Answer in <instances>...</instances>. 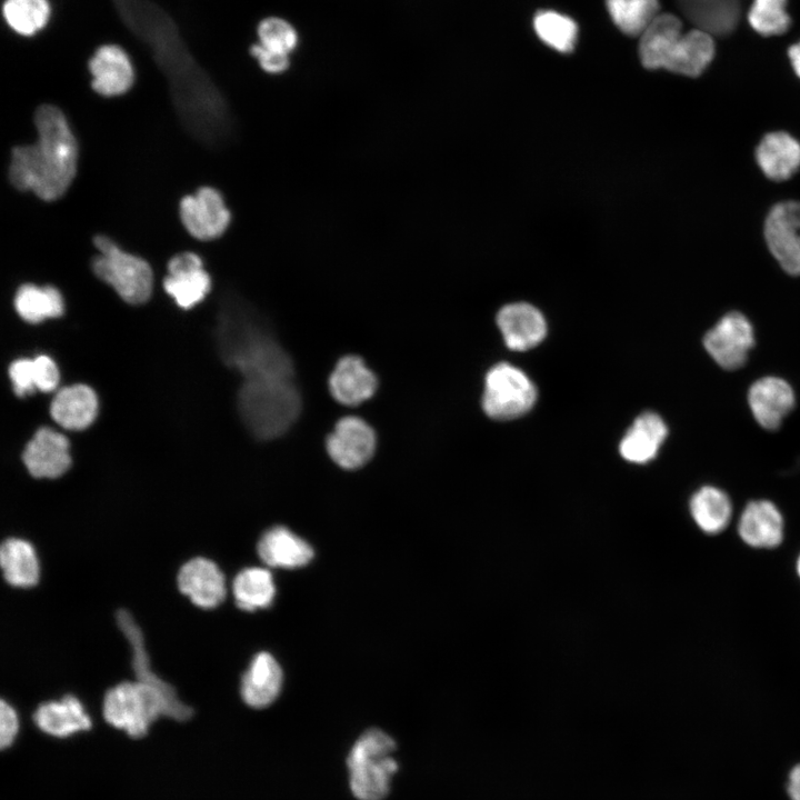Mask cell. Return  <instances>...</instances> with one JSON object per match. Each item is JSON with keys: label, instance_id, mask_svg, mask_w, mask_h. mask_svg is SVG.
Returning <instances> with one entry per match:
<instances>
[{"label": "cell", "instance_id": "6da1fadb", "mask_svg": "<svg viewBox=\"0 0 800 800\" xmlns=\"http://www.w3.org/2000/svg\"><path fill=\"white\" fill-rule=\"evenodd\" d=\"M38 139L12 149L9 164L11 184L40 199L61 198L72 183L78 166V143L63 112L42 104L34 113Z\"/></svg>", "mask_w": 800, "mask_h": 800}, {"label": "cell", "instance_id": "7a4b0ae2", "mask_svg": "<svg viewBox=\"0 0 800 800\" xmlns=\"http://www.w3.org/2000/svg\"><path fill=\"white\" fill-rule=\"evenodd\" d=\"M218 344L224 362L243 381L293 379V362L267 322L240 297L229 293L221 301Z\"/></svg>", "mask_w": 800, "mask_h": 800}, {"label": "cell", "instance_id": "3957f363", "mask_svg": "<svg viewBox=\"0 0 800 800\" xmlns=\"http://www.w3.org/2000/svg\"><path fill=\"white\" fill-rule=\"evenodd\" d=\"M716 51L712 34L696 28L682 33V23L671 13H659L641 33L639 57L644 68L666 69L698 77L710 64Z\"/></svg>", "mask_w": 800, "mask_h": 800}, {"label": "cell", "instance_id": "277c9868", "mask_svg": "<svg viewBox=\"0 0 800 800\" xmlns=\"http://www.w3.org/2000/svg\"><path fill=\"white\" fill-rule=\"evenodd\" d=\"M193 709L178 693H169L136 680H123L103 694L102 717L131 738L144 737L160 717L187 721Z\"/></svg>", "mask_w": 800, "mask_h": 800}, {"label": "cell", "instance_id": "5b68a950", "mask_svg": "<svg viewBox=\"0 0 800 800\" xmlns=\"http://www.w3.org/2000/svg\"><path fill=\"white\" fill-rule=\"evenodd\" d=\"M301 408L294 379L243 381L239 391L241 417L259 439H274L286 433L299 418Z\"/></svg>", "mask_w": 800, "mask_h": 800}, {"label": "cell", "instance_id": "8992f818", "mask_svg": "<svg viewBox=\"0 0 800 800\" xmlns=\"http://www.w3.org/2000/svg\"><path fill=\"white\" fill-rule=\"evenodd\" d=\"M397 743L386 731L370 728L351 746L347 759L349 789L357 800H384L399 770Z\"/></svg>", "mask_w": 800, "mask_h": 800}, {"label": "cell", "instance_id": "52a82bcc", "mask_svg": "<svg viewBox=\"0 0 800 800\" xmlns=\"http://www.w3.org/2000/svg\"><path fill=\"white\" fill-rule=\"evenodd\" d=\"M93 243L99 252L91 263L94 274L111 286L126 302L144 303L151 296L153 283L149 263L123 251L107 236H97Z\"/></svg>", "mask_w": 800, "mask_h": 800}, {"label": "cell", "instance_id": "ba28073f", "mask_svg": "<svg viewBox=\"0 0 800 800\" xmlns=\"http://www.w3.org/2000/svg\"><path fill=\"white\" fill-rule=\"evenodd\" d=\"M537 391L530 379L509 363H498L484 381L482 407L494 419H512L531 409Z\"/></svg>", "mask_w": 800, "mask_h": 800}, {"label": "cell", "instance_id": "9c48e42d", "mask_svg": "<svg viewBox=\"0 0 800 800\" xmlns=\"http://www.w3.org/2000/svg\"><path fill=\"white\" fill-rule=\"evenodd\" d=\"M703 344L721 368L736 370L744 364L754 344L753 328L742 313L732 311L706 333Z\"/></svg>", "mask_w": 800, "mask_h": 800}, {"label": "cell", "instance_id": "30bf717a", "mask_svg": "<svg viewBox=\"0 0 800 800\" xmlns=\"http://www.w3.org/2000/svg\"><path fill=\"white\" fill-rule=\"evenodd\" d=\"M769 250L782 269L800 274V201H783L769 212L764 223Z\"/></svg>", "mask_w": 800, "mask_h": 800}, {"label": "cell", "instance_id": "8fae6325", "mask_svg": "<svg viewBox=\"0 0 800 800\" xmlns=\"http://www.w3.org/2000/svg\"><path fill=\"white\" fill-rule=\"evenodd\" d=\"M179 212L187 231L204 241L222 236L231 221L222 194L211 187H201L194 194L182 198Z\"/></svg>", "mask_w": 800, "mask_h": 800}, {"label": "cell", "instance_id": "7c38bea8", "mask_svg": "<svg viewBox=\"0 0 800 800\" xmlns=\"http://www.w3.org/2000/svg\"><path fill=\"white\" fill-rule=\"evenodd\" d=\"M176 582L180 593L202 610L219 607L227 597L224 574L214 561L202 556L183 562L177 572Z\"/></svg>", "mask_w": 800, "mask_h": 800}, {"label": "cell", "instance_id": "4fadbf2b", "mask_svg": "<svg viewBox=\"0 0 800 800\" xmlns=\"http://www.w3.org/2000/svg\"><path fill=\"white\" fill-rule=\"evenodd\" d=\"M377 438L363 419L348 416L340 419L328 436V454L339 467L348 470L364 466L373 456Z\"/></svg>", "mask_w": 800, "mask_h": 800}, {"label": "cell", "instance_id": "5bb4252c", "mask_svg": "<svg viewBox=\"0 0 800 800\" xmlns=\"http://www.w3.org/2000/svg\"><path fill=\"white\" fill-rule=\"evenodd\" d=\"M91 88L103 97L128 92L134 83V68L129 53L114 42L98 46L88 60Z\"/></svg>", "mask_w": 800, "mask_h": 800}, {"label": "cell", "instance_id": "9a60e30c", "mask_svg": "<svg viewBox=\"0 0 800 800\" xmlns=\"http://www.w3.org/2000/svg\"><path fill=\"white\" fill-rule=\"evenodd\" d=\"M163 288L179 307L190 309L208 294L211 279L201 258L194 252L184 251L170 259Z\"/></svg>", "mask_w": 800, "mask_h": 800}, {"label": "cell", "instance_id": "2e32d148", "mask_svg": "<svg viewBox=\"0 0 800 800\" xmlns=\"http://www.w3.org/2000/svg\"><path fill=\"white\" fill-rule=\"evenodd\" d=\"M22 461L34 478H58L71 464L69 442L61 433L40 428L27 443Z\"/></svg>", "mask_w": 800, "mask_h": 800}, {"label": "cell", "instance_id": "e0dca14e", "mask_svg": "<svg viewBox=\"0 0 800 800\" xmlns=\"http://www.w3.org/2000/svg\"><path fill=\"white\" fill-rule=\"evenodd\" d=\"M794 393L781 378L764 377L749 389L748 402L757 422L764 429L776 430L794 406Z\"/></svg>", "mask_w": 800, "mask_h": 800}, {"label": "cell", "instance_id": "ac0fdd59", "mask_svg": "<svg viewBox=\"0 0 800 800\" xmlns=\"http://www.w3.org/2000/svg\"><path fill=\"white\" fill-rule=\"evenodd\" d=\"M497 323L506 344L516 351L536 347L547 332L542 313L527 302L510 303L501 308Z\"/></svg>", "mask_w": 800, "mask_h": 800}, {"label": "cell", "instance_id": "d6986e66", "mask_svg": "<svg viewBox=\"0 0 800 800\" xmlns=\"http://www.w3.org/2000/svg\"><path fill=\"white\" fill-rule=\"evenodd\" d=\"M738 533L741 540L752 548H776L783 540L782 514L771 501H751L741 512Z\"/></svg>", "mask_w": 800, "mask_h": 800}, {"label": "cell", "instance_id": "ffe728a7", "mask_svg": "<svg viewBox=\"0 0 800 800\" xmlns=\"http://www.w3.org/2000/svg\"><path fill=\"white\" fill-rule=\"evenodd\" d=\"M32 720L40 731L56 738L88 731L92 726L82 702L71 693L38 704Z\"/></svg>", "mask_w": 800, "mask_h": 800}, {"label": "cell", "instance_id": "44dd1931", "mask_svg": "<svg viewBox=\"0 0 800 800\" xmlns=\"http://www.w3.org/2000/svg\"><path fill=\"white\" fill-rule=\"evenodd\" d=\"M377 387L376 374L358 356L341 358L329 377L331 396L346 406H356L370 399Z\"/></svg>", "mask_w": 800, "mask_h": 800}, {"label": "cell", "instance_id": "7402d4cb", "mask_svg": "<svg viewBox=\"0 0 800 800\" xmlns=\"http://www.w3.org/2000/svg\"><path fill=\"white\" fill-rule=\"evenodd\" d=\"M282 671L277 660L268 652L257 653L240 682L243 702L253 709L269 707L279 696Z\"/></svg>", "mask_w": 800, "mask_h": 800}, {"label": "cell", "instance_id": "603a6c76", "mask_svg": "<svg viewBox=\"0 0 800 800\" xmlns=\"http://www.w3.org/2000/svg\"><path fill=\"white\" fill-rule=\"evenodd\" d=\"M756 158L769 179L787 180L800 168V142L787 132H770L757 147Z\"/></svg>", "mask_w": 800, "mask_h": 800}, {"label": "cell", "instance_id": "cb8c5ba5", "mask_svg": "<svg viewBox=\"0 0 800 800\" xmlns=\"http://www.w3.org/2000/svg\"><path fill=\"white\" fill-rule=\"evenodd\" d=\"M257 550L266 564L278 568L303 567L313 557L309 543L284 527H273L266 531Z\"/></svg>", "mask_w": 800, "mask_h": 800}, {"label": "cell", "instance_id": "d4e9b609", "mask_svg": "<svg viewBox=\"0 0 800 800\" xmlns=\"http://www.w3.org/2000/svg\"><path fill=\"white\" fill-rule=\"evenodd\" d=\"M0 567L4 581L13 588L28 589L38 584L40 563L31 542L9 537L0 544Z\"/></svg>", "mask_w": 800, "mask_h": 800}, {"label": "cell", "instance_id": "484cf974", "mask_svg": "<svg viewBox=\"0 0 800 800\" xmlns=\"http://www.w3.org/2000/svg\"><path fill=\"white\" fill-rule=\"evenodd\" d=\"M98 399L86 384H73L61 389L50 406L52 419L69 430H81L94 420Z\"/></svg>", "mask_w": 800, "mask_h": 800}, {"label": "cell", "instance_id": "4316f807", "mask_svg": "<svg viewBox=\"0 0 800 800\" xmlns=\"http://www.w3.org/2000/svg\"><path fill=\"white\" fill-rule=\"evenodd\" d=\"M687 18L710 34L726 36L737 27L742 0H677Z\"/></svg>", "mask_w": 800, "mask_h": 800}, {"label": "cell", "instance_id": "83f0119b", "mask_svg": "<svg viewBox=\"0 0 800 800\" xmlns=\"http://www.w3.org/2000/svg\"><path fill=\"white\" fill-rule=\"evenodd\" d=\"M668 434L663 420L653 412L639 416L620 443L621 456L631 462L652 460Z\"/></svg>", "mask_w": 800, "mask_h": 800}, {"label": "cell", "instance_id": "f1b7e54d", "mask_svg": "<svg viewBox=\"0 0 800 800\" xmlns=\"http://www.w3.org/2000/svg\"><path fill=\"white\" fill-rule=\"evenodd\" d=\"M689 508L696 524L708 534L722 532L732 516L730 498L711 486L700 488L690 499Z\"/></svg>", "mask_w": 800, "mask_h": 800}, {"label": "cell", "instance_id": "f546056e", "mask_svg": "<svg viewBox=\"0 0 800 800\" xmlns=\"http://www.w3.org/2000/svg\"><path fill=\"white\" fill-rule=\"evenodd\" d=\"M53 7L50 0H4L2 17L7 27L17 36L32 38L50 23Z\"/></svg>", "mask_w": 800, "mask_h": 800}, {"label": "cell", "instance_id": "4dcf8cb0", "mask_svg": "<svg viewBox=\"0 0 800 800\" xmlns=\"http://www.w3.org/2000/svg\"><path fill=\"white\" fill-rule=\"evenodd\" d=\"M9 377L14 393L23 397L36 389L43 392L53 390L59 381V371L53 360L42 354L13 361L9 367Z\"/></svg>", "mask_w": 800, "mask_h": 800}, {"label": "cell", "instance_id": "1f68e13d", "mask_svg": "<svg viewBox=\"0 0 800 800\" xmlns=\"http://www.w3.org/2000/svg\"><path fill=\"white\" fill-rule=\"evenodd\" d=\"M276 587L269 570L258 567L244 568L232 581L236 604L244 611L267 608L273 601Z\"/></svg>", "mask_w": 800, "mask_h": 800}, {"label": "cell", "instance_id": "d6a6232c", "mask_svg": "<svg viewBox=\"0 0 800 800\" xmlns=\"http://www.w3.org/2000/svg\"><path fill=\"white\" fill-rule=\"evenodd\" d=\"M14 308L27 322L38 323L63 313V299L52 286L22 284L14 297Z\"/></svg>", "mask_w": 800, "mask_h": 800}, {"label": "cell", "instance_id": "836d02e7", "mask_svg": "<svg viewBox=\"0 0 800 800\" xmlns=\"http://www.w3.org/2000/svg\"><path fill=\"white\" fill-rule=\"evenodd\" d=\"M613 23L626 34L636 37L659 14V0H606Z\"/></svg>", "mask_w": 800, "mask_h": 800}, {"label": "cell", "instance_id": "e575fe53", "mask_svg": "<svg viewBox=\"0 0 800 800\" xmlns=\"http://www.w3.org/2000/svg\"><path fill=\"white\" fill-rule=\"evenodd\" d=\"M533 27L538 37L554 50L562 53L573 50L578 26L570 17L552 10H541L534 16Z\"/></svg>", "mask_w": 800, "mask_h": 800}, {"label": "cell", "instance_id": "d590c367", "mask_svg": "<svg viewBox=\"0 0 800 800\" xmlns=\"http://www.w3.org/2000/svg\"><path fill=\"white\" fill-rule=\"evenodd\" d=\"M787 0H752L748 11V21L752 29L762 36H778L790 27Z\"/></svg>", "mask_w": 800, "mask_h": 800}, {"label": "cell", "instance_id": "8d00e7d4", "mask_svg": "<svg viewBox=\"0 0 800 800\" xmlns=\"http://www.w3.org/2000/svg\"><path fill=\"white\" fill-rule=\"evenodd\" d=\"M257 34L261 46L288 56L298 44L296 29L288 21L278 17L261 20L257 28Z\"/></svg>", "mask_w": 800, "mask_h": 800}, {"label": "cell", "instance_id": "74e56055", "mask_svg": "<svg viewBox=\"0 0 800 800\" xmlns=\"http://www.w3.org/2000/svg\"><path fill=\"white\" fill-rule=\"evenodd\" d=\"M250 53L258 61L261 69L268 73H281L286 71L290 64L288 54L270 50L259 42L250 47Z\"/></svg>", "mask_w": 800, "mask_h": 800}, {"label": "cell", "instance_id": "f35d334b", "mask_svg": "<svg viewBox=\"0 0 800 800\" xmlns=\"http://www.w3.org/2000/svg\"><path fill=\"white\" fill-rule=\"evenodd\" d=\"M19 719L16 709L6 700L0 701V747L9 748L17 738Z\"/></svg>", "mask_w": 800, "mask_h": 800}, {"label": "cell", "instance_id": "ab89813d", "mask_svg": "<svg viewBox=\"0 0 800 800\" xmlns=\"http://www.w3.org/2000/svg\"><path fill=\"white\" fill-rule=\"evenodd\" d=\"M788 793L791 800H800V764L793 767L789 774Z\"/></svg>", "mask_w": 800, "mask_h": 800}, {"label": "cell", "instance_id": "60d3db41", "mask_svg": "<svg viewBox=\"0 0 800 800\" xmlns=\"http://www.w3.org/2000/svg\"><path fill=\"white\" fill-rule=\"evenodd\" d=\"M792 68L797 76L800 78V41L790 46L788 50Z\"/></svg>", "mask_w": 800, "mask_h": 800}, {"label": "cell", "instance_id": "b9f144b4", "mask_svg": "<svg viewBox=\"0 0 800 800\" xmlns=\"http://www.w3.org/2000/svg\"><path fill=\"white\" fill-rule=\"evenodd\" d=\"M796 569H797V573H798V576H799V578H800V554H799V557H798V559H797Z\"/></svg>", "mask_w": 800, "mask_h": 800}]
</instances>
